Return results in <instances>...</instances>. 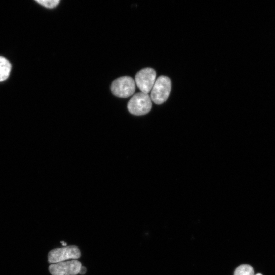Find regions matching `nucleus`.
Masks as SVG:
<instances>
[{
    "label": "nucleus",
    "mask_w": 275,
    "mask_h": 275,
    "mask_svg": "<svg viewBox=\"0 0 275 275\" xmlns=\"http://www.w3.org/2000/svg\"><path fill=\"white\" fill-rule=\"evenodd\" d=\"M152 107V102L148 94L139 92L135 94L129 101L127 108L129 112L136 116L147 114Z\"/></svg>",
    "instance_id": "nucleus-1"
},
{
    "label": "nucleus",
    "mask_w": 275,
    "mask_h": 275,
    "mask_svg": "<svg viewBox=\"0 0 275 275\" xmlns=\"http://www.w3.org/2000/svg\"><path fill=\"white\" fill-rule=\"evenodd\" d=\"M171 81L166 76L159 77L151 91V99L157 104H161L168 99L171 91Z\"/></svg>",
    "instance_id": "nucleus-2"
},
{
    "label": "nucleus",
    "mask_w": 275,
    "mask_h": 275,
    "mask_svg": "<svg viewBox=\"0 0 275 275\" xmlns=\"http://www.w3.org/2000/svg\"><path fill=\"white\" fill-rule=\"evenodd\" d=\"M111 90L113 95L118 97L128 98L134 94L135 83L131 77H121L112 82Z\"/></svg>",
    "instance_id": "nucleus-3"
},
{
    "label": "nucleus",
    "mask_w": 275,
    "mask_h": 275,
    "mask_svg": "<svg viewBox=\"0 0 275 275\" xmlns=\"http://www.w3.org/2000/svg\"><path fill=\"white\" fill-rule=\"evenodd\" d=\"M81 252L77 246L71 245L55 248L48 254V262L56 263L72 259H77L80 258Z\"/></svg>",
    "instance_id": "nucleus-4"
},
{
    "label": "nucleus",
    "mask_w": 275,
    "mask_h": 275,
    "mask_svg": "<svg viewBox=\"0 0 275 275\" xmlns=\"http://www.w3.org/2000/svg\"><path fill=\"white\" fill-rule=\"evenodd\" d=\"M81 263L77 260L51 264L49 270L52 275H76L79 273Z\"/></svg>",
    "instance_id": "nucleus-5"
},
{
    "label": "nucleus",
    "mask_w": 275,
    "mask_h": 275,
    "mask_svg": "<svg viewBox=\"0 0 275 275\" xmlns=\"http://www.w3.org/2000/svg\"><path fill=\"white\" fill-rule=\"evenodd\" d=\"M156 76V73L153 69L145 68L137 73L135 82L141 92L148 94L155 84Z\"/></svg>",
    "instance_id": "nucleus-6"
},
{
    "label": "nucleus",
    "mask_w": 275,
    "mask_h": 275,
    "mask_svg": "<svg viewBox=\"0 0 275 275\" xmlns=\"http://www.w3.org/2000/svg\"><path fill=\"white\" fill-rule=\"evenodd\" d=\"M11 69L10 62L4 57L0 56V81L6 80Z\"/></svg>",
    "instance_id": "nucleus-7"
},
{
    "label": "nucleus",
    "mask_w": 275,
    "mask_h": 275,
    "mask_svg": "<svg viewBox=\"0 0 275 275\" xmlns=\"http://www.w3.org/2000/svg\"><path fill=\"white\" fill-rule=\"evenodd\" d=\"M234 275H254V271L250 265L242 264L235 269Z\"/></svg>",
    "instance_id": "nucleus-8"
},
{
    "label": "nucleus",
    "mask_w": 275,
    "mask_h": 275,
    "mask_svg": "<svg viewBox=\"0 0 275 275\" xmlns=\"http://www.w3.org/2000/svg\"><path fill=\"white\" fill-rule=\"evenodd\" d=\"M36 2L39 3L40 5L48 8H53L56 7L59 3V0H38Z\"/></svg>",
    "instance_id": "nucleus-9"
},
{
    "label": "nucleus",
    "mask_w": 275,
    "mask_h": 275,
    "mask_svg": "<svg viewBox=\"0 0 275 275\" xmlns=\"http://www.w3.org/2000/svg\"><path fill=\"white\" fill-rule=\"evenodd\" d=\"M86 272V268L82 266L80 270L79 274H84Z\"/></svg>",
    "instance_id": "nucleus-10"
},
{
    "label": "nucleus",
    "mask_w": 275,
    "mask_h": 275,
    "mask_svg": "<svg viewBox=\"0 0 275 275\" xmlns=\"http://www.w3.org/2000/svg\"><path fill=\"white\" fill-rule=\"evenodd\" d=\"M60 242L62 244V245L64 246H66V245H67V243L66 242H64L63 241H62Z\"/></svg>",
    "instance_id": "nucleus-11"
},
{
    "label": "nucleus",
    "mask_w": 275,
    "mask_h": 275,
    "mask_svg": "<svg viewBox=\"0 0 275 275\" xmlns=\"http://www.w3.org/2000/svg\"><path fill=\"white\" fill-rule=\"evenodd\" d=\"M256 275H262V274H261V273H258V274H256Z\"/></svg>",
    "instance_id": "nucleus-12"
}]
</instances>
